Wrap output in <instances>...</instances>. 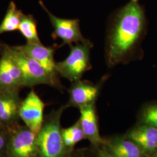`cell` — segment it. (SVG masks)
Returning a JSON list of instances; mask_svg holds the SVG:
<instances>
[{
	"instance_id": "44dd1931",
	"label": "cell",
	"mask_w": 157,
	"mask_h": 157,
	"mask_svg": "<svg viewBox=\"0 0 157 157\" xmlns=\"http://www.w3.org/2000/svg\"><path fill=\"white\" fill-rule=\"evenodd\" d=\"M68 157H87L86 154H84L83 152H76L74 153L73 151L69 155ZM96 157V155H95Z\"/></svg>"
},
{
	"instance_id": "ba28073f",
	"label": "cell",
	"mask_w": 157,
	"mask_h": 157,
	"mask_svg": "<svg viewBox=\"0 0 157 157\" xmlns=\"http://www.w3.org/2000/svg\"><path fill=\"white\" fill-rule=\"evenodd\" d=\"M107 78V76H104L101 81L96 84L89 81L81 80V79L72 82L68 90L69 98L67 104V107H76L79 109L95 104L101 87Z\"/></svg>"
},
{
	"instance_id": "d6986e66",
	"label": "cell",
	"mask_w": 157,
	"mask_h": 157,
	"mask_svg": "<svg viewBox=\"0 0 157 157\" xmlns=\"http://www.w3.org/2000/svg\"><path fill=\"white\" fill-rule=\"evenodd\" d=\"M9 136L8 130L0 133V157H6V150Z\"/></svg>"
},
{
	"instance_id": "5bb4252c",
	"label": "cell",
	"mask_w": 157,
	"mask_h": 157,
	"mask_svg": "<svg viewBox=\"0 0 157 157\" xmlns=\"http://www.w3.org/2000/svg\"><path fill=\"white\" fill-rule=\"evenodd\" d=\"M104 147L115 157H150L126 135L106 139Z\"/></svg>"
},
{
	"instance_id": "603a6c76",
	"label": "cell",
	"mask_w": 157,
	"mask_h": 157,
	"mask_svg": "<svg viewBox=\"0 0 157 157\" xmlns=\"http://www.w3.org/2000/svg\"><path fill=\"white\" fill-rule=\"evenodd\" d=\"M150 157H157V152H156L155 154H154V155H152Z\"/></svg>"
},
{
	"instance_id": "ac0fdd59",
	"label": "cell",
	"mask_w": 157,
	"mask_h": 157,
	"mask_svg": "<svg viewBox=\"0 0 157 157\" xmlns=\"http://www.w3.org/2000/svg\"><path fill=\"white\" fill-rule=\"evenodd\" d=\"M139 124L157 129V102H149L142 107L139 115Z\"/></svg>"
},
{
	"instance_id": "e0dca14e",
	"label": "cell",
	"mask_w": 157,
	"mask_h": 157,
	"mask_svg": "<svg viewBox=\"0 0 157 157\" xmlns=\"http://www.w3.org/2000/svg\"><path fill=\"white\" fill-rule=\"evenodd\" d=\"M18 30L27 40V42L34 44H42L38 36L37 22L33 16L23 14Z\"/></svg>"
},
{
	"instance_id": "30bf717a",
	"label": "cell",
	"mask_w": 157,
	"mask_h": 157,
	"mask_svg": "<svg viewBox=\"0 0 157 157\" xmlns=\"http://www.w3.org/2000/svg\"><path fill=\"white\" fill-rule=\"evenodd\" d=\"M16 47L37 61L53 78L60 82L59 75L56 72V62H55L54 56L56 48L45 47L42 44H34L28 42L24 45H18Z\"/></svg>"
},
{
	"instance_id": "9c48e42d",
	"label": "cell",
	"mask_w": 157,
	"mask_h": 157,
	"mask_svg": "<svg viewBox=\"0 0 157 157\" xmlns=\"http://www.w3.org/2000/svg\"><path fill=\"white\" fill-rule=\"evenodd\" d=\"M0 93L19 91L23 87L22 71L6 51L0 48Z\"/></svg>"
},
{
	"instance_id": "277c9868",
	"label": "cell",
	"mask_w": 157,
	"mask_h": 157,
	"mask_svg": "<svg viewBox=\"0 0 157 157\" xmlns=\"http://www.w3.org/2000/svg\"><path fill=\"white\" fill-rule=\"evenodd\" d=\"M93 47L89 40L71 45L68 56L61 62L56 63L58 74L72 82L80 80L84 73L91 68L90 52Z\"/></svg>"
},
{
	"instance_id": "7a4b0ae2",
	"label": "cell",
	"mask_w": 157,
	"mask_h": 157,
	"mask_svg": "<svg viewBox=\"0 0 157 157\" xmlns=\"http://www.w3.org/2000/svg\"><path fill=\"white\" fill-rule=\"evenodd\" d=\"M67 105L52 110L44 119L43 125L36 135L39 157H68L71 154L64 146L61 119Z\"/></svg>"
},
{
	"instance_id": "52a82bcc",
	"label": "cell",
	"mask_w": 157,
	"mask_h": 157,
	"mask_svg": "<svg viewBox=\"0 0 157 157\" xmlns=\"http://www.w3.org/2000/svg\"><path fill=\"white\" fill-rule=\"evenodd\" d=\"M45 104L33 89L22 101L19 108L20 119L36 135L38 133L44 122Z\"/></svg>"
},
{
	"instance_id": "7402d4cb",
	"label": "cell",
	"mask_w": 157,
	"mask_h": 157,
	"mask_svg": "<svg viewBox=\"0 0 157 157\" xmlns=\"http://www.w3.org/2000/svg\"><path fill=\"white\" fill-rule=\"evenodd\" d=\"M8 129H9L6 128L5 126H4L0 122V133L8 130Z\"/></svg>"
},
{
	"instance_id": "8992f818",
	"label": "cell",
	"mask_w": 157,
	"mask_h": 157,
	"mask_svg": "<svg viewBox=\"0 0 157 157\" xmlns=\"http://www.w3.org/2000/svg\"><path fill=\"white\" fill-rule=\"evenodd\" d=\"M40 5L48 14L51 23L54 28L52 36L54 39L59 38L62 40V45H73L80 43L86 39L81 32L80 21L78 19H63L55 16L45 6L43 1H40Z\"/></svg>"
},
{
	"instance_id": "8fae6325",
	"label": "cell",
	"mask_w": 157,
	"mask_h": 157,
	"mask_svg": "<svg viewBox=\"0 0 157 157\" xmlns=\"http://www.w3.org/2000/svg\"><path fill=\"white\" fill-rule=\"evenodd\" d=\"M79 110L80 117L78 119L86 139L90 141L94 149L97 150L104 145L105 140L100 134L95 104L82 108Z\"/></svg>"
},
{
	"instance_id": "ffe728a7",
	"label": "cell",
	"mask_w": 157,
	"mask_h": 157,
	"mask_svg": "<svg viewBox=\"0 0 157 157\" xmlns=\"http://www.w3.org/2000/svg\"><path fill=\"white\" fill-rule=\"evenodd\" d=\"M96 150V157H115L110 152L108 151L104 146H102Z\"/></svg>"
},
{
	"instance_id": "5b68a950",
	"label": "cell",
	"mask_w": 157,
	"mask_h": 157,
	"mask_svg": "<svg viewBox=\"0 0 157 157\" xmlns=\"http://www.w3.org/2000/svg\"><path fill=\"white\" fill-rule=\"evenodd\" d=\"M6 157H39L36 135L26 125L10 128Z\"/></svg>"
},
{
	"instance_id": "6da1fadb",
	"label": "cell",
	"mask_w": 157,
	"mask_h": 157,
	"mask_svg": "<svg viewBox=\"0 0 157 157\" xmlns=\"http://www.w3.org/2000/svg\"><path fill=\"white\" fill-rule=\"evenodd\" d=\"M146 17L139 0H130L113 12L107 30L105 60L109 67L132 61L145 31Z\"/></svg>"
},
{
	"instance_id": "2e32d148",
	"label": "cell",
	"mask_w": 157,
	"mask_h": 157,
	"mask_svg": "<svg viewBox=\"0 0 157 157\" xmlns=\"http://www.w3.org/2000/svg\"><path fill=\"white\" fill-rule=\"evenodd\" d=\"M23 14L22 11L17 8L14 2H11L6 15L0 24V34L18 30Z\"/></svg>"
},
{
	"instance_id": "3957f363",
	"label": "cell",
	"mask_w": 157,
	"mask_h": 157,
	"mask_svg": "<svg viewBox=\"0 0 157 157\" xmlns=\"http://www.w3.org/2000/svg\"><path fill=\"white\" fill-rule=\"evenodd\" d=\"M0 48L6 51L20 67L23 76V87H32L39 84H47L63 90V87L60 82L55 80L40 63L17 49L16 46L0 43Z\"/></svg>"
},
{
	"instance_id": "9a60e30c",
	"label": "cell",
	"mask_w": 157,
	"mask_h": 157,
	"mask_svg": "<svg viewBox=\"0 0 157 157\" xmlns=\"http://www.w3.org/2000/svg\"><path fill=\"white\" fill-rule=\"evenodd\" d=\"M62 136L64 146L69 154L73 151L74 147L78 143L86 139L79 119L72 126L62 129Z\"/></svg>"
},
{
	"instance_id": "4fadbf2b",
	"label": "cell",
	"mask_w": 157,
	"mask_h": 157,
	"mask_svg": "<svg viewBox=\"0 0 157 157\" xmlns=\"http://www.w3.org/2000/svg\"><path fill=\"white\" fill-rule=\"evenodd\" d=\"M125 135L135 141L148 156L150 157L157 152V128L139 124Z\"/></svg>"
},
{
	"instance_id": "7c38bea8",
	"label": "cell",
	"mask_w": 157,
	"mask_h": 157,
	"mask_svg": "<svg viewBox=\"0 0 157 157\" xmlns=\"http://www.w3.org/2000/svg\"><path fill=\"white\" fill-rule=\"evenodd\" d=\"M22 101L19 91L0 93V122L6 128L10 129L17 124Z\"/></svg>"
}]
</instances>
